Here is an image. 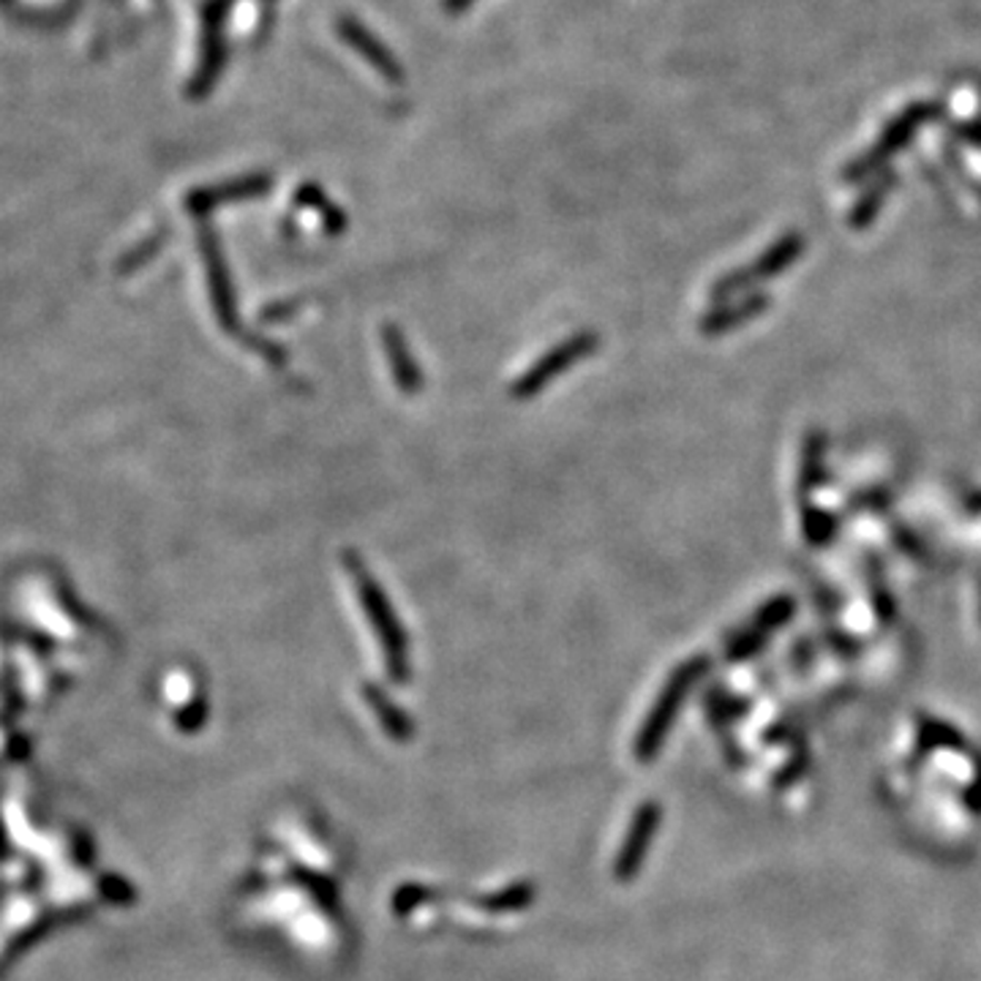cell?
I'll return each instance as SVG.
<instances>
[{
	"mask_svg": "<svg viewBox=\"0 0 981 981\" xmlns=\"http://www.w3.org/2000/svg\"><path fill=\"white\" fill-rule=\"evenodd\" d=\"M344 568L347 573L352 575L354 589H358V600L360 608H363L366 619L369 624L374 628V635L379 641V649H382V658H384V668H388L390 679L396 684H407L409 682V638L404 624H401L399 613H396L393 603L390 598L384 594L382 583L377 581L374 575L369 573V568L363 564V559L358 553H344Z\"/></svg>",
	"mask_w": 981,
	"mask_h": 981,
	"instance_id": "cell-1",
	"label": "cell"
},
{
	"mask_svg": "<svg viewBox=\"0 0 981 981\" xmlns=\"http://www.w3.org/2000/svg\"><path fill=\"white\" fill-rule=\"evenodd\" d=\"M709 671V660L703 654L698 658L684 660L682 665L673 668V673L668 677V682L660 690L658 701L649 709L647 720H643L641 731H638L633 752L641 763H649L660 750H663L668 731H671L673 720L679 718L682 707L688 703V695L693 693V688L701 682L703 673Z\"/></svg>",
	"mask_w": 981,
	"mask_h": 981,
	"instance_id": "cell-2",
	"label": "cell"
},
{
	"mask_svg": "<svg viewBox=\"0 0 981 981\" xmlns=\"http://www.w3.org/2000/svg\"><path fill=\"white\" fill-rule=\"evenodd\" d=\"M600 336L592 330H581V333L570 336V339L559 341L551 352H545L543 358L534 360L527 369V374H521L513 382V399H534L543 388H549L551 382H557L564 371H570L573 366L587 360L589 354L598 352Z\"/></svg>",
	"mask_w": 981,
	"mask_h": 981,
	"instance_id": "cell-3",
	"label": "cell"
},
{
	"mask_svg": "<svg viewBox=\"0 0 981 981\" xmlns=\"http://www.w3.org/2000/svg\"><path fill=\"white\" fill-rule=\"evenodd\" d=\"M802 251H804L802 234H785V238H780L767 254L758 257L750 268H737L728 276H722L718 284L712 287V294H709V298H712L714 306L728 303V300L733 298H742V292H748L750 287L774 279V276H780L782 270L791 268V264L799 260Z\"/></svg>",
	"mask_w": 981,
	"mask_h": 981,
	"instance_id": "cell-4",
	"label": "cell"
},
{
	"mask_svg": "<svg viewBox=\"0 0 981 981\" xmlns=\"http://www.w3.org/2000/svg\"><path fill=\"white\" fill-rule=\"evenodd\" d=\"M660 823H663V808H660V802H652V799L643 802L635 810V815L630 818L628 834H624L622 848H619L617 859H613V878L619 883L635 881L643 862H647L649 845L658 838Z\"/></svg>",
	"mask_w": 981,
	"mask_h": 981,
	"instance_id": "cell-5",
	"label": "cell"
},
{
	"mask_svg": "<svg viewBox=\"0 0 981 981\" xmlns=\"http://www.w3.org/2000/svg\"><path fill=\"white\" fill-rule=\"evenodd\" d=\"M935 116H938V110H935V107H930V104L908 107V110L902 112L900 118L892 120V123L887 126V131H883L881 140H878L875 148L867 150V153L857 161V164L848 167L845 178L848 180H859V178H867V174L875 172L878 167L887 164V161L892 159V156L902 148V144L911 142V137L917 134L919 129H922L927 120H932Z\"/></svg>",
	"mask_w": 981,
	"mask_h": 981,
	"instance_id": "cell-6",
	"label": "cell"
},
{
	"mask_svg": "<svg viewBox=\"0 0 981 981\" xmlns=\"http://www.w3.org/2000/svg\"><path fill=\"white\" fill-rule=\"evenodd\" d=\"M339 36L347 41L349 47H352L354 52H358L360 58L366 60V63L371 66V69L377 71L379 77H384V80H388V82H401V80H404V71H401L399 58H396L393 52H390L388 47H384L382 41H379L377 36L371 33L369 28L360 26V22L354 20V17H341V20H339Z\"/></svg>",
	"mask_w": 981,
	"mask_h": 981,
	"instance_id": "cell-7",
	"label": "cell"
},
{
	"mask_svg": "<svg viewBox=\"0 0 981 981\" xmlns=\"http://www.w3.org/2000/svg\"><path fill=\"white\" fill-rule=\"evenodd\" d=\"M382 347H384V358H388L390 369H393V379H396V384L401 388V393L418 396L420 388H423V371H420L412 349H409L407 339L401 336V330L396 328V324H384L382 328Z\"/></svg>",
	"mask_w": 981,
	"mask_h": 981,
	"instance_id": "cell-8",
	"label": "cell"
},
{
	"mask_svg": "<svg viewBox=\"0 0 981 981\" xmlns=\"http://www.w3.org/2000/svg\"><path fill=\"white\" fill-rule=\"evenodd\" d=\"M767 306H769L767 294H744V298H733V303L714 306V309L701 319V333L703 336L731 333V330H737L739 324L763 314Z\"/></svg>",
	"mask_w": 981,
	"mask_h": 981,
	"instance_id": "cell-9",
	"label": "cell"
},
{
	"mask_svg": "<svg viewBox=\"0 0 981 981\" xmlns=\"http://www.w3.org/2000/svg\"><path fill=\"white\" fill-rule=\"evenodd\" d=\"M360 693H363V701L369 703V709L377 714L379 725H382V731L388 733L390 739H396L399 744L412 739L414 733L412 720H409V714L399 707V703H393V698H388V693H384L382 688H377V684H363Z\"/></svg>",
	"mask_w": 981,
	"mask_h": 981,
	"instance_id": "cell-10",
	"label": "cell"
},
{
	"mask_svg": "<svg viewBox=\"0 0 981 981\" xmlns=\"http://www.w3.org/2000/svg\"><path fill=\"white\" fill-rule=\"evenodd\" d=\"M270 186H273L270 174H249V178L232 180V183L216 186V189H208V191H202V194H194L191 208L208 210V208H213V204L257 200V197H262Z\"/></svg>",
	"mask_w": 981,
	"mask_h": 981,
	"instance_id": "cell-11",
	"label": "cell"
},
{
	"mask_svg": "<svg viewBox=\"0 0 981 981\" xmlns=\"http://www.w3.org/2000/svg\"><path fill=\"white\" fill-rule=\"evenodd\" d=\"M534 889L532 881H515L510 887L499 889V892L486 894L483 900H478V905L489 913H515V911H527L529 905L534 902Z\"/></svg>",
	"mask_w": 981,
	"mask_h": 981,
	"instance_id": "cell-12",
	"label": "cell"
},
{
	"mask_svg": "<svg viewBox=\"0 0 981 981\" xmlns=\"http://www.w3.org/2000/svg\"><path fill=\"white\" fill-rule=\"evenodd\" d=\"M919 737H922L924 748H947V750H965V737H962L957 728L949 725V722L935 720V718H927L922 714L919 718Z\"/></svg>",
	"mask_w": 981,
	"mask_h": 981,
	"instance_id": "cell-13",
	"label": "cell"
},
{
	"mask_svg": "<svg viewBox=\"0 0 981 981\" xmlns=\"http://www.w3.org/2000/svg\"><path fill=\"white\" fill-rule=\"evenodd\" d=\"M793 611H797V600L788 598V594H780V598L769 600L767 605L758 608V613L752 617L750 624H755L758 630H763L767 635H772L774 630L782 628V624L791 622Z\"/></svg>",
	"mask_w": 981,
	"mask_h": 981,
	"instance_id": "cell-14",
	"label": "cell"
},
{
	"mask_svg": "<svg viewBox=\"0 0 981 981\" xmlns=\"http://www.w3.org/2000/svg\"><path fill=\"white\" fill-rule=\"evenodd\" d=\"M298 204L317 210V213L322 216V221H324V227H328V232H333V234L336 232H344L347 219H344V216H341L339 208H333V202H330L328 197H324L322 191L317 189V186H303V189L298 191Z\"/></svg>",
	"mask_w": 981,
	"mask_h": 981,
	"instance_id": "cell-15",
	"label": "cell"
},
{
	"mask_svg": "<svg viewBox=\"0 0 981 981\" xmlns=\"http://www.w3.org/2000/svg\"><path fill=\"white\" fill-rule=\"evenodd\" d=\"M892 183H894L892 174H883V178L875 183V189H870L862 200H859L857 208H853L851 219H848V224H851L853 230H864L867 224H872V219H875L878 208L883 204V197H887V191L892 189Z\"/></svg>",
	"mask_w": 981,
	"mask_h": 981,
	"instance_id": "cell-16",
	"label": "cell"
},
{
	"mask_svg": "<svg viewBox=\"0 0 981 981\" xmlns=\"http://www.w3.org/2000/svg\"><path fill=\"white\" fill-rule=\"evenodd\" d=\"M769 638H772V635H767V633H763V630H758L755 624H750V628H744L742 633H737V635L731 638V641H728L725 658L731 660V663H739V660L755 658V654L761 652L763 647H767Z\"/></svg>",
	"mask_w": 981,
	"mask_h": 981,
	"instance_id": "cell-17",
	"label": "cell"
},
{
	"mask_svg": "<svg viewBox=\"0 0 981 981\" xmlns=\"http://www.w3.org/2000/svg\"><path fill=\"white\" fill-rule=\"evenodd\" d=\"M823 472V439L818 433H812V439L804 444V461H802V489H815L821 483Z\"/></svg>",
	"mask_w": 981,
	"mask_h": 981,
	"instance_id": "cell-18",
	"label": "cell"
},
{
	"mask_svg": "<svg viewBox=\"0 0 981 981\" xmlns=\"http://www.w3.org/2000/svg\"><path fill=\"white\" fill-rule=\"evenodd\" d=\"M433 897H437L433 894V889L420 887V883H407V887H401L399 892L393 894V902H390V905H393V911L399 913V917H407V913H412L414 908L431 902Z\"/></svg>",
	"mask_w": 981,
	"mask_h": 981,
	"instance_id": "cell-19",
	"label": "cell"
},
{
	"mask_svg": "<svg viewBox=\"0 0 981 981\" xmlns=\"http://www.w3.org/2000/svg\"><path fill=\"white\" fill-rule=\"evenodd\" d=\"M834 534V519L821 510H804V538L812 545H823L827 540H832Z\"/></svg>",
	"mask_w": 981,
	"mask_h": 981,
	"instance_id": "cell-20",
	"label": "cell"
},
{
	"mask_svg": "<svg viewBox=\"0 0 981 981\" xmlns=\"http://www.w3.org/2000/svg\"><path fill=\"white\" fill-rule=\"evenodd\" d=\"M965 799H968V808L977 812V815H981V758L977 761V778H973L971 788H968Z\"/></svg>",
	"mask_w": 981,
	"mask_h": 981,
	"instance_id": "cell-21",
	"label": "cell"
},
{
	"mask_svg": "<svg viewBox=\"0 0 981 981\" xmlns=\"http://www.w3.org/2000/svg\"><path fill=\"white\" fill-rule=\"evenodd\" d=\"M960 137H962V140L973 142V144H981V123L962 126V129H960Z\"/></svg>",
	"mask_w": 981,
	"mask_h": 981,
	"instance_id": "cell-22",
	"label": "cell"
},
{
	"mask_svg": "<svg viewBox=\"0 0 981 981\" xmlns=\"http://www.w3.org/2000/svg\"><path fill=\"white\" fill-rule=\"evenodd\" d=\"M472 3L474 0H442V6L448 14H461V11H467Z\"/></svg>",
	"mask_w": 981,
	"mask_h": 981,
	"instance_id": "cell-23",
	"label": "cell"
}]
</instances>
